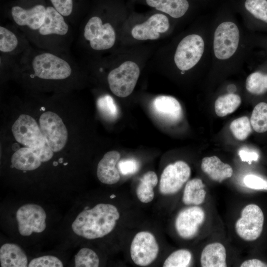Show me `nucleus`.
<instances>
[{
  "label": "nucleus",
  "mask_w": 267,
  "mask_h": 267,
  "mask_svg": "<svg viewBox=\"0 0 267 267\" xmlns=\"http://www.w3.org/2000/svg\"><path fill=\"white\" fill-rule=\"evenodd\" d=\"M119 218L120 213L115 206L98 204L81 212L73 222L72 228L76 234L84 238H101L113 230Z\"/></svg>",
  "instance_id": "f257e3e1"
},
{
  "label": "nucleus",
  "mask_w": 267,
  "mask_h": 267,
  "mask_svg": "<svg viewBox=\"0 0 267 267\" xmlns=\"http://www.w3.org/2000/svg\"><path fill=\"white\" fill-rule=\"evenodd\" d=\"M140 74L138 65L131 61L123 63L109 73L108 83L115 95L126 97L133 91Z\"/></svg>",
  "instance_id": "f03ea898"
},
{
  "label": "nucleus",
  "mask_w": 267,
  "mask_h": 267,
  "mask_svg": "<svg viewBox=\"0 0 267 267\" xmlns=\"http://www.w3.org/2000/svg\"><path fill=\"white\" fill-rule=\"evenodd\" d=\"M35 75L46 80H63L69 77L72 69L68 63L53 54L43 53L33 60Z\"/></svg>",
  "instance_id": "7ed1b4c3"
},
{
  "label": "nucleus",
  "mask_w": 267,
  "mask_h": 267,
  "mask_svg": "<svg viewBox=\"0 0 267 267\" xmlns=\"http://www.w3.org/2000/svg\"><path fill=\"white\" fill-rule=\"evenodd\" d=\"M264 222V216L261 209L256 204H249L243 208L241 217L235 222V231L244 240L255 241L262 232Z\"/></svg>",
  "instance_id": "20e7f679"
},
{
  "label": "nucleus",
  "mask_w": 267,
  "mask_h": 267,
  "mask_svg": "<svg viewBox=\"0 0 267 267\" xmlns=\"http://www.w3.org/2000/svg\"><path fill=\"white\" fill-rule=\"evenodd\" d=\"M40 126L46 143L53 152H58L66 145L68 132L61 118L56 113L47 111L39 120Z\"/></svg>",
  "instance_id": "39448f33"
},
{
  "label": "nucleus",
  "mask_w": 267,
  "mask_h": 267,
  "mask_svg": "<svg viewBox=\"0 0 267 267\" xmlns=\"http://www.w3.org/2000/svg\"><path fill=\"white\" fill-rule=\"evenodd\" d=\"M240 34L235 24L224 22L217 28L213 48L216 57L221 60L230 58L235 52L239 44Z\"/></svg>",
  "instance_id": "423d86ee"
},
{
  "label": "nucleus",
  "mask_w": 267,
  "mask_h": 267,
  "mask_svg": "<svg viewBox=\"0 0 267 267\" xmlns=\"http://www.w3.org/2000/svg\"><path fill=\"white\" fill-rule=\"evenodd\" d=\"M204 50V42L201 36L196 34L186 36L178 44L175 54L177 67L184 71L190 69L200 60Z\"/></svg>",
  "instance_id": "0eeeda50"
},
{
  "label": "nucleus",
  "mask_w": 267,
  "mask_h": 267,
  "mask_svg": "<svg viewBox=\"0 0 267 267\" xmlns=\"http://www.w3.org/2000/svg\"><path fill=\"white\" fill-rule=\"evenodd\" d=\"M15 139L27 147L35 149L46 144L36 120L26 114L20 115L12 127Z\"/></svg>",
  "instance_id": "6e6552de"
},
{
  "label": "nucleus",
  "mask_w": 267,
  "mask_h": 267,
  "mask_svg": "<svg viewBox=\"0 0 267 267\" xmlns=\"http://www.w3.org/2000/svg\"><path fill=\"white\" fill-rule=\"evenodd\" d=\"M159 246L154 236L148 231H141L135 235L131 245L130 253L134 263L144 267L157 258Z\"/></svg>",
  "instance_id": "1a4fd4ad"
},
{
  "label": "nucleus",
  "mask_w": 267,
  "mask_h": 267,
  "mask_svg": "<svg viewBox=\"0 0 267 267\" xmlns=\"http://www.w3.org/2000/svg\"><path fill=\"white\" fill-rule=\"evenodd\" d=\"M84 37L89 41L91 48L94 50H105L114 44L116 36L114 30L109 23H102L97 17H91L86 24Z\"/></svg>",
  "instance_id": "9d476101"
},
{
  "label": "nucleus",
  "mask_w": 267,
  "mask_h": 267,
  "mask_svg": "<svg viewBox=\"0 0 267 267\" xmlns=\"http://www.w3.org/2000/svg\"><path fill=\"white\" fill-rule=\"evenodd\" d=\"M16 219L19 233L24 236L33 232H42L46 227L45 212L37 204H28L20 207L16 212Z\"/></svg>",
  "instance_id": "9b49d317"
},
{
  "label": "nucleus",
  "mask_w": 267,
  "mask_h": 267,
  "mask_svg": "<svg viewBox=\"0 0 267 267\" xmlns=\"http://www.w3.org/2000/svg\"><path fill=\"white\" fill-rule=\"evenodd\" d=\"M191 169L184 161H178L168 165L163 170L159 183V190L163 195L178 192L187 181Z\"/></svg>",
  "instance_id": "f8f14e48"
},
{
  "label": "nucleus",
  "mask_w": 267,
  "mask_h": 267,
  "mask_svg": "<svg viewBox=\"0 0 267 267\" xmlns=\"http://www.w3.org/2000/svg\"><path fill=\"white\" fill-rule=\"evenodd\" d=\"M205 218V212L202 208L193 206L185 208L181 211L176 218V231L183 239L193 238L197 235Z\"/></svg>",
  "instance_id": "ddd939ff"
},
{
  "label": "nucleus",
  "mask_w": 267,
  "mask_h": 267,
  "mask_svg": "<svg viewBox=\"0 0 267 267\" xmlns=\"http://www.w3.org/2000/svg\"><path fill=\"white\" fill-rule=\"evenodd\" d=\"M169 21L166 16L155 14L142 24L135 25L132 31L133 37L138 40H156L160 34L169 28Z\"/></svg>",
  "instance_id": "4468645a"
},
{
  "label": "nucleus",
  "mask_w": 267,
  "mask_h": 267,
  "mask_svg": "<svg viewBox=\"0 0 267 267\" xmlns=\"http://www.w3.org/2000/svg\"><path fill=\"white\" fill-rule=\"evenodd\" d=\"M152 108L155 114L165 122L175 124L179 122L182 116L181 106L175 97L167 95H160L153 101Z\"/></svg>",
  "instance_id": "2eb2a0df"
},
{
  "label": "nucleus",
  "mask_w": 267,
  "mask_h": 267,
  "mask_svg": "<svg viewBox=\"0 0 267 267\" xmlns=\"http://www.w3.org/2000/svg\"><path fill=\"white\" fill-rule=\"evenodd\" d=\"M46 8L41 4L25 9L19 6L11 8V15L15 22L19 26H27L32 30H39L45 18Z\"/></svg>",
  "instance_id": "dca6fc26"
},
{
  "label": "nucleus",
  "mask_w": 267,
  "mask_h": 267,
  "mask_svg": "<svg viewBox=\"0 0 267 267\" xmlns=\"http://www.w3.org/2000/svg\"><path fill=\"white\" fill-rule=\"evenodd\" d=\"M120 158L121 155L117 151H110L104 154L97 168V176L100 182L112 185L119 181L120 175L116 166Z\"/></svg>",
  "instance_id": "f3484780"
},
{
  "label": "nucleus",
  "mask_w": 267,
  "mask_h": 267,
  "mask_svg": "<svg viewBox=\"0 0 267 267\" xmlns=\"http://www.w3.org/2000/svg\"><path fill=\"white\" fill-rule=\"evenodd\" d=\"M201 168L211 179L219 182L230 178L233 174L232 167L216 156L204 157L202 160Z\"/></svg>",
  "instance_id": "a211bd4d"
},
{
  "label": "nucleus",
  "mask_w": 267,
  "mask_h": 267,
  "mask_svg": "<svg viewBox=\"0 0 267 267\" xmlns=\"http://www.w3.org/2000/svg\"><path fill=\"white\" fill-rule=\"evenodd\" d=\"M68 30V26L63 15L54 7H46L44 21L39 29L40 34L43 36L52 34L65 35Z\"/></svg>",
  "instance_id": "6ab92c4d"
},
{
  "label": "nucleus",
  "mask_w": 267,
  "mask_h": 267,
  "mask_svg": "<svg viewBox=\"0 0 267 267\" xmlns=\"http://www.w3.org/2000/svg\"><path fill=\"white\" fill-rule=\"evenodd\" d=\"M226 253L224 246L219 242L208 244L203 249L200 256L202 267H226Z\"/></svg>",
  "instance_id": "aec40b11"
},
{
  "label": "nucleus",
  "mask_w": 267,
  "mask_h": 267,
  "mask_svg": "<svg viewBox=\"0 0 267 267\" xmlns=\"http://www.w3.org/2000/svg\"><path fill=\"white\" fill-rule=\"evenodd\" d=\"M0 262L1 267H26L27 257L22 249L12 243L3 244L0 249Z\"/></svg>",
  "instance_id": "412c9836"
},
{
  "label": "nucleus",
  "mask_w": 267,
  "mask_h": 267,
  "mask_svg": "<svg viewBox=\"0 0 267 267\" xmlns=\"http://www.w3.org/2000/svg\"><path fill=\"white\" fill-rule=\"evenodd\" d=\"M12 166L22 171H32L39 168L42 161L29 147H23L17 150L11 159Z\"/></svg>",
  "instance_id": "4be33fe9"
},
{
  "label": "nucleus",
  "mask_w": 267,
  "mask_h": 267,
  "mask_svg": "<svg viewBox=\"0 0 267 267\" xmlns=\"http://www.w3.org/2000/svg\"><path fill=\"white\" fill-rule=\"evenodd\" d=\"M147 4L173 18L182 16L189 7L187 0H146Z\"/></svg>",
  "instance_id": "5701e85b"
},
{
  "label": "nucleus",
  "mask_w": 267,
  "mask_h": 267,
  "mask_svg": "<svg viewBox=\"0 0 267 267\" xmlns=\"http://www.w3.org/2000/svg\"><path fill=\"white\" fill-rule=\"evenodd\" d=\"M205 185L200 178H193L187 181L183 190L182 202L185 205H199L204 201L206 192Z\"/></svg>",
  "instance_id": "b1692460"
},
{
  "label": "nucleus",
  "mask_w": 267,
  "mask_h": 267,
  "mask_svg": "<svg viewBox=\"0 0 267 267\" xmlns=\"http://www.w3.org/2000/svg\"><path fill=\"white\" fill-rule=\"evenodd\" d=\"M157 183L158 178L155 172L148 171L143 176L136 189V196L140 201L147 203L153 199V188Z\"/></svg>",
  "instance_id": "393cba45"
},
{
  "label": "nucleus",
  "mask_w": 267,
  "mask_h": 267,
  "mask_svg": "<svg viewBox=\"0 0 267 267\" xmlns=\"http://www.w3.org/2000/svg\"><path fill=\"white\" fill-rule=\"evenodd\" d=\"M241 103V97L234 93H228L219 97L215 103L216 114L224 117L234 112Z\"/></svg>",
  "instance_id": "a878e982"
},
{
  "label": "nucleus",
  "mask_w": 267,
  "mask_h": 267,
  "mask_svg": "<svg viewBox=\"0 0 267 267\" xmlns=\"http://www.w3.org/2000/svg\"><path fill=\"white\" fill-rule=\"evenodd\" d=\"M251 126L257 133L267 131V103L262 102L254 107L250 118Z\"/></svg>",
  "instance_id": "bb28decb"
},
{
  "label": "nucleus",
  "mask_w": 267,
  "mask_h": 267,
  "mask_svg": "<svg viewBox=\"0 0 267 267\" xmlns=\"http://www.w3.org/2000/svg\"><path fill=\"white\" fill-rule=\"evenodd\" d=\"M246 88L251 93L261 95L267 91V74L261 72H255L247 77Z\"/></svg>",
  "instance_id": "cd10ccee"
},
{
  "label": "nucleus",
  "mask_w": 267,
  "mask_h": 267,
  "mask_svg": "<svg viewBox=\"0 0 267 267\" xmlns=\"http://www.w3.org/2000/svg\"><path fill=\"white\" fill-rule=\"evenodd\" d=\"M192 259L190 252L186 249H179L173 252L166 259L164 267H186L189 266Z\"/></svg>",
  "instance_id": "c85d7f7f"
},
{
  "label": "nucleus",
  "mask_w": 267,
  "mask_h": 267,
  "mask_svg": "<svg viewBox=\"0 0 267 267\" xmlns=\"http://www.w3.org/2000/svg\"><path fill=\"white\" fill-rule=\"evenodd\" d=\"M96 103L98 110L105 118L113 120L117 117L118 107L110 95H105L100 97Z\"/></svg>",
  "instance_id": "c756f323"
},
{
  "label": "nucleus",
  "mask_w": 267,
  "mask_h": 267,
  "mask_svg": "<svg viewBox=\"0 0 267 267\" xmlns=\"http://www.w3.org/2000/svg\"><path fill=\"white\" fill-rule=\"evenodd\" d=\"M229 128L234 136L239 140L246 139L252 132L251 122L246 116L234 120Z\"/></svg>",
  "instance_id": "7c9ffc66"
},
{
  "label": "nucleus",
  "mask_w": 267,
  "mask_h": 267,
  "mask_svg": "<svg viewBox=\"0 0 267 267\" xmlns=\"http://www.w3.org/2000/svg\"><path fill=\"white\" fill-rule=\"evenodd\" d=\"M75 264L76 267H97L99 266V260L93 250L84 248L76 255Z\"/></svg>",
  "instance_id": "2f4dec72"
},
{
  "label": "nucleus",
  "mask_w": 267,
  "mask_h": 267,
  "mask_svg": "<svg viewBox=\"0 0 267 267\" xmlns=\"http://www.w3.org/2000/svg\"><path fill=\"white\" fill-rule=\"evenodd\" d=\"M245 7L255 18L267 23V0H246Z\"/></svg>",
  "instance_id": "473e14b6"
},
{
  "label": "nucleus",
  "mask_w": 267,
  "mask_h": 267,
  "mask_svg": "<svg viewBox=\"0 0 267 267\" xmlns=\"http://www.w3.org/2000/svg\"><path fill=\"white\" fill-rule=\"evenodd\" d=\"M18 39L15 35L9 30L0 27V50L9 52L13 50L17 46Z\"/></svg>",
  "instance_id": "72a5a7b5"
},
{
  "label": "nucleus",
  "mask_w": 267,
  "mask_h": 267,
  "mask_svg": "<svg viewBox=\"0 0 267 267\" xmlns=\"http://www.w3.org/2000/svg\"><path fill=\"white\" fill-rule=\"evenodd\" d=\"M62 262L57 257L52 256H44L31 260L29 267H61Z\"/></svg>",
  "instance_id": "f704fd0d"
},
{
  "label": "nucleus",
  "mask_w": 267,
  "mask_h": 267,
  "mask_svg": "<svg viewBox=\"0 0 267 267\" xmlns=\"http://www.w3.org/2000/svg\"><path fill=\"white\" fill-rule=\"evenodd\" d=\"M138 162L134 159H125L120 160L117 168L123 175H129L135 173L139 169Z\"/></svg>",
  "instance_id": "c9c22d12"
},
{
  "label": "nucleus",
  "mask_w": 267,
  "mask_h": 267,
  "mask_svg": "<svg viewBox=\"0 0 267 267\" xmlns=\"http://www.w3.org/2000/svg\"><path fill=\"white\" fill-rule=\"evenodd\" d=\"M243 181L246 186L251 189L267 190V181L256 175H247Z\"/></svg>",
  "instance_id": "e433bc0d"
},
{
  "label": "nucleus",
  "mask_w": 267,
  "mask_h": 267,
  "mask_svg": "<svg viewBox=\"0 0 267 267\" xmlns=\"http://www.w3.org/2000/svg\"><path fill=\"white\" fill-rule=\"evenodd\" d=\"M54 8L62 15L67 16L73 10V0H50Z\"/></svg>",
  "instance_id": "4c0bfd02"
},
{
  "label": "nucleus",
  "mask_w": 267,
  "mask_h": 267,
  "mask_svg": "<svg viewBox=\"0 0 267 267\" xmlns=\"http://www.w3.org/2000/svg\"><path fill=\"white\" fill-rule=\"evenodd\" d=\"M32 150L42 162L48 161L51 159L53 155V151L50 149L47 143L43 146Z\"/></svg>",
  "instance_id": "58836bf2"
},
{
  "label": "nucleus",
  "mask_w": 267,
  "mask_h": 267,
  "mask_svg": "<svg viewBox=\"0 0 267 267\" xmlns=\"http://www.w3.org/2000/svg\"><path fill=\"white\" fill-rule=\"evenodd\" d=\"M239 155L242 161L247 162L249 164H251L252 161H257L259 158V155L257 153L244 150H240Z\"/></svg>",
  "instance_id": "ea45409f"
},
{
  "label": "nucleus",
  "mask_w": 267,
  "mask_h": 267,
  "mask_svg": "<svg viewBox=\"0 0 267 267\" xmlns=\"http://www.w3.org/2000/svg\"><path fill=\"white\" fill-rule=\"evenodd\" d=\"M240 266L241 267H266L267 264L258 259H253L244 261Z\"/></svg>",
  "instance_id": "a19ab883"
},
{
  "label": "nucleus",
  "mask_w": 267,
  "mask_h": 267,
  "mask_svg": "<svg viewBox=\"0 0 267 267\" xmlns=\"http://www.w3.org/2000/svg\"><path fill=\"white\" fill-rule=\"evenodd\" d=\"M115 197H116V196L115 195H114V194H112V195L110 196L111 198H114Z\"/></svg>",
  "instance_id": "79ce46f5"
}]
</instances>
